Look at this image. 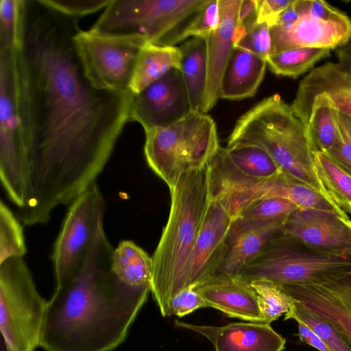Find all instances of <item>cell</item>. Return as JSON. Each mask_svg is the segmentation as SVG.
<instances>
[{
	"label": "cell",
	"mask_w": 351,
	"mask_h": 351,
	"mask_svg": "<svg viewBox=\"0 0 351 351\" xmlns=\"http://www.w3.org/2000/svg\"><path fill=\"white\" fill-rule=\"evenodd\" d=\"M80 19L19 0L16 45L0 52L18 118L25 226L46 224L97 183L131 121L130 90L99 89L86 76L73 41Z\"/></svg>",
	"instance_id": "obj_1"
},
{
	"label": "cell",
	"mask_w": 351,
	"mask_h": 351,
	"mask_svg": "<svg viewBox=\"0 0 351 351\" xmlns=\"http://www.w3.org/2000/svg\"><path fill=\"white\" fill-rule=\"evenodd\" d=\"M114 249L97 227L77 275L55 289L47 302L40 345L45 351H111L126 339L149 291L135 290L112 276Z\"/></svg>",
	"instance_id": "obj_2"
},
{
	"label": "cell",
	"mask_w": 351,
	"mask_h": 351,
	"mask_svg": "<svg viewBox=\"0 0 351 351\" xmlns=\"http://www.w3.org/2000/svg\"><path fill=\"white\" fill-rule=\"evenodd\" d=\"M170 210L152 256L151 293L163 317L171 302L186 289L195 245L211 199L209 169L184 173L169 190Z\"/></svg>",
	"instance_id": "obj_3"
},
{
	"label": "cell",
	"mask_w": 351,
	"mask_h": 351,
	"mask_svg": "<svg viewBox=\"0 0 351 351\" xmlns=\"http://www.w3.org/2000/svg\"><path fill=\"white\" fill-rule=\"evenodd\" d=\"M234 144L264 149L284 173L320 193L306 125L280 95L264 98L239 118L227 146Z\"/></svg>",
	"instance_id": "obj_4"
},
{
	"label": "cell",
	"mask_w": 351,
	"mask_h": 351,
	"mask_svg": "<svg viewBox=\"0 0 351 351\" xmlns=\"http://www.w3.org/2000/svg\"><path fill=\"white\" fill-rule=\"evenodd\" d=\"M145 134L146 162L169 190L184 173L206 167L221 147L215 122L197 110Z\"/></svg>",
	"instance_id": "obj_5"
},
{
	"label": "cell",
	"mask_w": 351,
	"mask_h": 351,
	"mask_svg": "<svg viewBox=\"0 0 351 351\" xmlns=\"http://www.w3.org/2000/svg\"><path fill=\"white\" fill-rule=\"evenodd\" d=\"M47 302L23 257L0 263V330L6 351L39 347Z\"/></svg>",
	"instance_id": "obj_6"
},
{
	"label": "cell",
	"mask_w": 351,
	"mask_h": 351,
	"mask_svg": "<svg viewBox=\"0 0 351 351\" xmlns=\"http://www.w3.org/2000/svg\"><path fill=\"white\" fill-rule=\"evenodd\" d=\"M206 0H112L90 30L119 37H136L167 45L173 32Z\"/></svg>",
	"instance_id": "obj_7"
},
{
	"label": "cell",
	"mask_w": 351,
	"mask_h": 351,
	"mask_svg": "<svg viewBox=\"0 0 351 351\" xmlns=\"http://www.w3.org/2000/svg\"><path fill=\"white\" fill-rule=\"evenodd\" d=\"M349 272H351V256L319 254L282 230L238 276L248 282L267 280L282 285L303 284Z\"/></svg>",
	"instance_id": "obj_8"
},
{
	"label": "cell",
	"mask_w": 351,
	"mask_h": 351,
	"mask_svg": "<svg viewBox=\"0 0 351 351\" xmlns=\"http://www.w3.org/2000/svg\"><path fill=\"white\" fill-rule=\"evenodd\" d=\"M73 41L84 73L95 87L130 90L138 53L147 42L136 37L99 34L90 29H80Z\"/></svg>",
	"instance_id": "obj_9"
},
{
	"label": "cell",
	"mask_w": 351,
	"mask_h": 351,
	"mask_svg": "<svg viewBox=\"0 0 351 351\" xmlns=\"http://www.w3.org/2000/svg\"><path fill=\"white\" fill-rule=\"evenodd\" d=\"M104 211L105 201L97 183L69 206L51 254L55 289L66 285L80 271Z\"/></svg>",
	"instance_id": "obj_10"
},
{
	"label": "cell",
	"mask_w": 351,
	"mask_h": 351,
	"mask_svg": "<svg viewBox=\"0 0 351 351\" xmlns=\"http://www.w3.org/2000/svg\"><path fill=\"white\" fill-rule=\"evenodd\" d=\"M298 19L287 25L270 27L271 54L296 48H324L330 50L344 47L351 40V19L346 14L326 19L306 11L295 0Z\"/></svg>",
	"instance_id": "obj_11"
},
{
	"label": "cell",
	"mask_w": 351,
	"mask_h": 351,
	"mask_svg": "<svg viewBox=\"0 0 351 351\" xmlns=\"http://www.w3.org/2000/svg\"><path fill=\"white\" fill-rule=\"evenodd\" d=\"M280 285L295 304L330 322L351 343V272Z\"/></svg>",
	"instance_id": "obj_12"
},
{
	"label": "cell",
	"mask_w": 351,
	"mask_h": 351,
	"mask_svg": "<svg viewBox=\"0 0 351 351\" xmlns=\"http://www.w3.org/2000/svg\"><path fill=\"white\" fill-rule=\"evenodd\" d=\"M191 111L181 71L173 69L134 95L131 121L138 122L145 132L167 127Z\"/></svg>",
	"instance_id": "obj_13"
},
{
	"label": "cell",
	"mask_w": 351,
	"mask_h": 351,
	"mask_svg": "<svg viewBox=\"0 0 351 351\" xmlns=\"http://www.w3.org/2000/svg\"><path fill=\"white\" fill-rule=\"evenodd\" d=\"M18 127L8 62L0 56V180L8 198L19 210L24 202V182Z\"/></svg>",
	"instance_id": "obj_14"
},
{
	"label": "cell",
	"mask_w": 351,
	"mask_h": 351,
	"mask_svg": "<svg viewBox=\"0 0 351 351\" xmlns=\"http://www.w3.org/2000/svg\"><path fill=\"white\" fill-rule=\"evenodd\" d=\"M234 221L226 206L211 196L190 262L186 289L195 288L217 274L225 258Z\"/></svg>",
	"instance_id": "obj_15"
},
{
	"label": "cell",
	"mask_w": 351,
	"mask_h": 351,
	"mask_svg": "<svg viewBox=\"0 0 351 351\" xmlns=\"http://www.w3.org/2000/svg\"><path fill=\"white\" fill-rule=\"evenodd\" d=\"M282 231L319 254L351 256V226L335 213L298 208L289 216Z\"/></svg>",
	"instance_id": "obj_16"
},
{
	"label": "cell",
	"mask_w": 351,
	"mask_h": 351,
	"mask_svg": "<svg viewBox=\"0 0 351 351\" xmlns=\"http://www.w3.org/2000/svg\"><path fill=\"white\" fill-rule=\"evenodd\" d=\"M175 325L206 337L214 351H282L285 348V339L263 322H234L215 326L176 319Z\"/></svg>",
	"instance_id": "obj_17"
},
{
	"label": "cell",
	"mask_w": 351,
	"mask_h": 351,
	"mask_svg": "<svg viewBox=\"0 0 351 351\" xmlns=\"http://www.w3.org/2000/svg\"><path fill=\"white\" fill-rule=\"evenodd\" d=\"M241 0H219L220 21L217 29L205 38L207 76L201 112L211 110L220 99L223 75L234 47V30Z\"/></svg>",
	"instance_id": "obj_18"
},
{
	"label": "cell",
	"mask_w": 351,
	"mask_h": 351,
	"mask_svg": "<svg viewBox=\"0 0 351 351\" xmlns=\"http://www.w3.org/2000/svg\"><path fill=\"white\" fill-rule=\"evenodd\" d=\"M212 179L232 182H263L282 172L263 148L252 144L220 147L208 163Z\"/></svg>",
	"instance_id": "obj_19"
},
{
	"label": "cell",
	"mask_w": 351,
	"mask_h": 351,
	"mask_svg": "<svg viewBox=\"0 0 351 351\" xmlns=\"http://www.w3.org/2000/svg\"><path fill=\"white\" fill-rule=\"evenodd\" d=\"M195 289L209 307L228 317L264 323L254 289L239 276L217 274Z\"/></svg>",
	"instance_id": "obj_20"
},
{
	"label": "cell",
	"mask_w": 351,
	"mask_h": 351,
	"mask_svg": "<svg viewBox=\"0 0 351 351\" xmlns=\"http://www.w3.org/2000/svg\"><path fill=\"white\" fill-rule=\"evenodd\" d=\"M322 96L337 112L351 119V71L339 62L313 69L300 82L295 98Z\"/></svg>",
	"instance_id": "obj_21"
},
{
	"label": "cell",
	"mask_w": 351,
	"mask_h": 351,
	"mask_svg": "<svg viewBox=\"0 0 351 351\" xmlns=\"http://www.w3.org/2000/svg\"><path fill=\"white\" fill-rule=\"evenodd\" d=\"M287 218L241 227L232 226L227 252L217 274L238 276L265 245L283 230Z\"/></svg>",
	"instance_id": "obj_22"
},
{
	"label": "cell",
	"mask_w": 351,
	"mask_h": 351,
	"mask_svg": "<svg viewBox=\"0 0 351 351\" xmlns=\"http://www.w3.org/2000/svg\"><path fill=\"white\" fill-rule=\"evenodd\" d=\"M267 66L265 60L234 47L221 80L220 99L241 100L253 97L264 79Z\"/></svg>",
	"instance_id": "obj_23"
},
{
	"label": "cell",
	"mask_w": 351,
	"mask_h": 351,
	"mask_svg": "<svg viewBox=\"0 0 351 351\" xmlns=\"http://www.w3.org/2000/svg\"><path fill=\"white\" fill-rule=\"evenodd\" d=\"M313 169L321 195L351 226V175L323 152H313Z\"/></svg>",
	"instance_id": "obj_24"
},
{
	"label": "cell",
	"mask_w": 351,
	"mask_h": 351,
	"mask_svg": "<svg viewBox=\"0 0 351 351\" xmlns=\"http://www.w3.org/2000/svg\"><path fill=\"white\" fill-rule=\"evenodd\" d=\"M110 271L122 285L151 292L152 256L134 241L123 240L114 249Z\"/></svg>",
	"instance_id": "obj_25"
},
{
	"label": "cell",
	"mask_w": 351,
	"mask_h": 351,
	"mask_svg": "<svg viewBox=\"0 0 351 351\" xmlns=\"http://www.w3.org/2000/svg\"><path fill=\"white\" fill-rule=\"evenodd\" d=\"M179 47L145 43L138 53L130 85L137 95L173 69L181 68Z\"/></svg>",
	"instance_id": "obj_26"
},
{
	"label": "cell",
	"mask_w": 351,
	"mask_h": 351,
	"mask_svg": "<svg viewBox=\"0 0 351 351\" xmlns=\"http://www.w3.org/2000/svg\"><path fill=\"white\" fill-rule=\"evenodd\" d=\"M252 194L256 200L280 197L291 201L299 209H315L336 213L319 192L283 172L270 180L255 184Z\"/></svg>",
	"instance_id": "obj_27"
},
{
	"label": "cell",
	"mask_w": 351,
	"mask_h": 351,
	"mask_svg": "<svg viewBox=\"0 0 351 351\" xmlns=\"http://www.w3.org/2000/svg\"><path fill=\"white\" fill-rule=\"evenodd\" d=\"M180 71L191 110L201 111L206 84V45L204 38H191L179 47Z\"/></svg>",
	"instance_id": "obj_28"
},
{
	"label": "cell",
	"mask_w": 351,
	"mask_h": 351,
	"mask_svg": "<svg viewBox=\"0 0 351 351\" xmlns=\"http://www.w3.org/2000/svg\"><path fill=\"white\" fill-rule=\"evenodd\" d=\"M324 48H296L271 54L267 60L269 70L277 75L297 78L311 71L321 60L330 55Z\"/></svg>",
	"instance_id": "obj_29"
},
{
	"label": "cell",
	"mask_w": 351,
	"mask_h": 351,
	"mask_svg": "<svg viewBox=\"0 0 351 351\" xmlns=\"http://www.w3.org/2000/svg\"><path fill=\"white\" fill-rule=\"evenodd\" d=\"M298 208L291 201L280 197L263 198L245 208L234 222V227L272 221L287 218Z\"/></svg>",
	"instance_id": "obj_30"
},
{
	"label": "cell",
	"mask_w": 351,
	"mask_h": 351,
	"mask_svg": "<svg viewBox=\"0 0 351 351\" xmlns=\"http://www.w3.org/2000/svg\"><path fill=\"white\" fill-rule=\"evenodd\" d=\"M294 319L308 326L326 343L330 351H351V343L330 322L293 301L285 314V320Z\"/></svg>",
	"instance_id": "obj_31"
},
{
	"label": "cell",
	"mask_w": 351,
	"mask_h": 351,
	"mask_svg": "<svg viewBox=\"0 0 351 351\" xmlns=\"http://www.w3.org/2000/svg\"><path fill=\"white\" fill-rule=\"evenodd\" d=\"M22 222L6 204L0 202V263L27 252Z\"/></svg>",
	"instance_id": "obj_32"
},
{
	"label": "cell",
	"mask_w": 351,
	"mask_h": 351,
	"mask_svg": "<svg viewBox=\"0 0 351 351\" xmlns=\"http://www.w3.org/2000/svg\"><path fill=\"white\" fill-rule=\"evenodd\" d=\"M250 283L256 293L264 323L270 324L289 311L293 300L280 285L267 280Z\"/></svg>",
	"instance_id": "obj_33"
},
{
	"label": "cell",
	"mask_w": 351,
	"mask_h": 351,
	"mask_svg": "<svg viewBox=\"0 0 351 351\" xmlns=\"http://www.w3.org/2000/svg\"><path fill=\"white\" fill-rule=\"evenodd\" d=\"M219 21V0H206L190 22L171 38L167 45H174L187 38L205 39L217 29Z\"/></svg>",
	"instance_id": "obj_34"
},
{
	"label": "cell",
	"mask_w": 351,
	"mask_h": 351,
	"mask_svg": "<svg viewBox=\"0 0 351 351\" xmlns=\"http://www.w3.org/2000/svg\"><path fill=\"white\" fill-rule=\"evenodd\" d=\"M19 26V0L0 1V51H9L16 45Z\"/></svg>",
	"instance_id": "obj_35"
},
{
	"label": "cell",
	"mask_w": 351,
	"mask_h": 351,
	"mask_svg": "<svg viewBox=\"0 0 351 351\" xmlns=\"http://www.w3.org/2000/svg\"><path fill=\"white\" fill-rule=\"evenodd\" d=\"M234 47L247 50L267 61L271 50L270 27L266 23L256 21Z\"/></svg>",
	"instance_id": "obj_36"
},
{
	"label": "cell",
	"mask_w": 351,
	"mask_h": 351,
	"mask_svg": "<svg viewBox=\"0 0 351 351\" xmlns=\"http://www.w3.org/2000/svg\"><path fill=\"white\" fill-rule=\"evenodd\" d=\"M52 8L71 16L82 19L105 9L112 0H44Z\"/></svg>",
	"instance_id": "obj_37"
},
{
	"label": "cell",
	"mask_w": 351,
	"mask_h": 351,
	"mask_svg": "<svg viewBox=\"0 0 351 351\" xmlns=\"http://www.w3.org/2000/svg\"><path fill=\"white\" fill-rule=\"evenodd\" d=\"M209 307L208 304L196 291L195 288L186 289L172 300L169 306V316L183 317L200 308Z\"/></svg>",
	"instance_id": "obj_38"
},
{
	"label": "cell",
	"mask_w": 351,
	"mask_h": 351,
	"mask_svg": "<svg viewBox=\"0 0 351 351\" xmlns=\"http://www.w3.org/2000/svg\"><path fill=\"white\" fill-rule=\"evenodd\" d=\"M293 0H258V23H266L271 27Z\"/></svg>",
	"instance_id": "obj_39"
},
{
	"label": "cell",
	"mask_w": 351,
	"mask_h": 351,
	"mask_svg": "<svg viewBox=\"0 0 351 351\" xmlns=\"http://www.w3.org/2000/svg\"><path fill=\"white\" fill-rule=\"evenodd\" d=\"M339 138L338 143L331 149L325 153L351 175V138L339 124Z\"/></svg>",
	"instance_id": "obj_40"
},
{
	"label": "cell",
	"mask_w": 351,
	"mask_h": 351,
	"mask_svg": "<svg viewBox=\"0 0 351 351\" xmlns=\"http://www.w3.org/2000/svg\"><path fill=\"white\" fill-rule=\"evenodd\" d=\"M257 5L258 0H241L238 24L243 26L247 31L256 22Z\"/></svg>",
	"instance_id": "obj_41"
},
{
	"label": "cell",
	"mask_w": 351,
	"mask_h": 351,
	"mask_svg": "<svg viewBox=\"0 0 351 351\" xmlns=\"http://www.w3.org/2000/svg\"><path fill=\"white\" fill-rule=\"evenodd\" d=\"M298 336L300 341L319 351H330L326 343L308 326L301 322H298Z\"/></svg>",
	"instance_id": "obj_42"
},
{
	"label": "cell",
	"mask_w": 351,
	"mask_h": 351,
	"mask_svg": "<svg viewBox=\"0 0 351 351\" xmlns=\"http://www.w3.org/2000/svg\"><path fill=\"white\" fill-rule=\"evenodd\" d=\"M336 118L338 123L351 138V119L336 110Z\"/></svg>",
	"instance_id": "obj_43"
},
{
	"label": "cell",
	"mask_w": 351,
	"mask_h": 351,
	"mask_svg": "<svg viewBox=\"0 0 351 351\" xmlns=\"http://www.w3.org/2000/svg\"><path fill=\"white\" fill-rule=\"evenodd\" d=\"M346 48H347L350 51H351V45H350V46H348V47H346Z\"/></svg>",
	"instance_id": "obj_44"
}]
</instances>
